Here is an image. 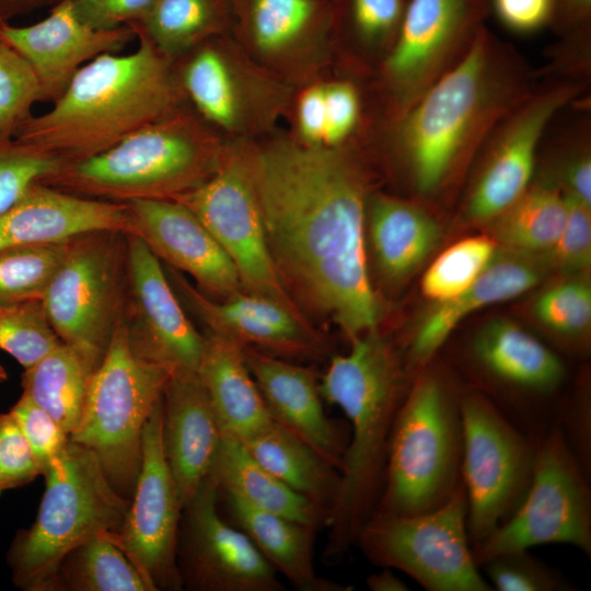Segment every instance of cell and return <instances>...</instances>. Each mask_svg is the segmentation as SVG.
I'll return each instance as SVG.
<instances>
[{"mask_svg":"<svg viewBox=\"0 0 591 591\" xmlns=\"http://www.w3.org/2000/svg\"><path fill=\"white\" fill-rule=\"evenodd\" d=\"M584 88L586 81L577 77L552 80L533 88L500 120L483 144L484 160L466 197L470 220L490 221L529 188L548 127Z\"/></svg>","mask_w":591,"mask_h":591,"instance_id":"obj_15","label":"cell"},{"mask_svg":"<svg viewBox=\"0 0 591 591\" xmlns=\"http://www.w3.org/2000/svg\"><path fill=\"white\" fill-rule=\"evenodd\" d=\"M67 242L0 250V306L42 300Z\"/></svg>","mask_w":591,"mask_h":591,"instance_id":"obj_38","label":"cell"},{"mask_svg":"<svg viewBox=\"0 0 591 591\" xmlns=\"http://www.w3.org/2000/svg\"><path fill=\"white\" fill-rule=\"evenodd\" d=\"M248 155L269 250L294 301L349 340L376 328L383 308L368 270V181L357 158L289 140Z\"/></svg>","mask_w":591,"mask_h":591,"instance_id":"obj_1","label":"cell"},{"mask_svg":"<svg viewBox=\"0 0 591 591\" xmlns=\"http://www.w3.org/2000/svg\"><path fill=\"white\" fill-rule=\"evenodd\" d=\"M220 493L267 512L315 529L326 528L329 512L296 493L260 465L241 440L222 436L210 475Z\"/></svg>","mask_w":591,"mask_h":591,"instance_id":"obj_31","label":"cell"},{"mask_svg":"<svg viewBox=\"0 0 591 591\" xmlns=\"http://www.w3.org/2000/svg\"><path fill=\"white\" fill-rule=\"evenodd\" d=\"M2 37L33 67L44 102L53 103L89 61L118 53L136 33L131 25L97 30L80 20L69 0H58L43 20L26 26L4 22Z\"/></svg>","mask_w":591,"mask_h":591,"instance_id":"obj_22","label":"cell"},{"mask_svg":"<svg viewBox=\"0 0 591 591\" xmlns=\"http://www.w3.org/2000/svg\"><path fill=\"white\" fill-rule=\"evenodd\" d=\"M499 246L494 258L474 282L457 296L437 302L417 327L410 343V357L427 363L468 315L485 306L517 298L543 278L546 260Z\"/></svg>","mask_w":591,"mask_h":591,"instance_id":"obj_26","label":"cell"},{"mask_svg":"<svg viewBox=\"0 0 591 591\" xmlns=\"http://www.w3.org/2000/svg\"><path fill=\"white\" fill-rule=\"evenodd\" d=\"M243 350L271 418L339 471L347 442L324 412L316 373L254 347Z\"/></svg>","mask_w":591,"mask_h":591,"instance_id":"obj_25","label":"cell"},{"mask_svg":"<svg viewBox=\"0 0 591 591\" xmlns=\"http://www.w3.org/2000/svg\"><path fill=\"white\" fill-rule=\"evenodd\" d=\"M137 358L123 321L96 369L70 440L90 449L115 490L130 500L141 467L142 436L170 378Z\"/></svg>","mask_w":591,"mask_h":591,"instance_id":"obj_8","label":"cell"},{"mask_svg":"<svg viewBox=\"0 0 591 591\" xmlns=\"http://www.w3.org/2000/svg\"><path fill=\"white\" fill-rule=\"evenodd\" d=\"M326 25L316 0H246L244 27L254 50L269 62H289L315 47Z\"/></svg>","mask_w":591,"mask_h":591,"instance_id":"obj_34","label":"cell"},{"mask_svg":"<svg viewBox=\"0 0 591 591\" xmlns=\"http://www.w3.org/2000/svg\"><path fill=\"white\" fill-rule=\"evenodd\" d=\"M227 144L184 105L93 157L65 162L40 182L113 202L174 199L206 182Z\"/></svg>","mask_w":591,"mask_h":591,"instance_id":"obj_5","label":"cell"},{"mask_svg":"<svg viewBox=\"0 0 591 591\" xmlns=\"http://www.w3.org/2000/svg\"><path fill=\"white\" fill-rule=\"evenodd\" d=\"M183 506L162 442V399L142 436L141 467L118 534L108 537L137 568L150 591L183 587L177 546Z\"/></svg>","mask_w":591,"mask_h":591,"instance_id":"obj_17","label":"cell"},{"mask_svg":"<svg viewBox=\"0 0 591 591\" xmlns=\"http://www.w3.org/2000/svg\"><path fill=\"white\" fill-rule=\"evenodd\" d=\"M50 0H0V20L8 22L10 19L31 13Z\"/></svg>","mask_w":591,"mask_h":591,"instance_id":"obj_55","label":"cell"},{"mask_svg":"<svg viewBox=\"0 0 591 591\" xmlns=\"http://www.w3.org/2000/svg\"><path fill=\"white\" fill-rule=\"evenodd\" d=\"M209 476L183 508L177 565L182 583L198 591H282L276 570L248 536L218 509Z\"/></svg>","mask_w":591,"mask_h":591,"instance_id":"obj_18","label":"cell"},{"mask_svg":"<svg viewBox=\"0 0 591 591\" xmlns=\"http://www.w3.org/2000/svg\"><path fill=\"white\" fill-rule=\"evenodd\" d=\"M40 475L35 455L11 413L0 414V496Z\"/></svg>","mask_w":591,"mask_h":591,"instance_id":"obj_48","label":"cell"},{"mask_svg":"<svg viewBox=\"0 0 591 591\" xmlns=\"http://www.w3.org/2000/svg\"><path fill=\"white\" fill-rule=\"evenodd\" d=\"M56 590L150 591L123 551L104 535L86 541L62 559Z\"/></svg>","mask_w":591,"mask_h":591,"instance_id":"obj_37","label":"cell"},{"mask_svg":"<svg viewBox=\"0 0 591 591\" xmlns=\"http://www.w3.org/2000/svg\"><path fill=\"white\" fill-rule=\"evenodd\" d=\"M221 441L197 372L170 375L162 395V442L183 508L211 475Z\"/></svg>","mask_w":591,"mask_h":591,"instance_id":"obj_24","label":"cell"},{"mask_svg":"<svg viewBox=\"0 0 591 591\" xmlns=\"http://www.w3.org/2000/svg\"><path fill=\"white\" fill-rule=\"evenodd\" d=\"M242 443L279 480L331 513L340 473L304 441L273 420Z\"/></svg>","mask_w":591,"mask_h":591,"instance_id":"obj_32","label":"cell"},{"mask_svg":"<svg viewBox=\"0 0 591 591\" xmlns=\"http://www.w3.org/2000/svg\"><path fill=\"white\" fill-rule=\"evenodd\" d=\"M551 543L591 554L587 473L560 428L549 430L536 444L532 478L518 508L472 552L479 566L499 554Z\"/></svg>","mask_w":591,"mask_h":591,"instance_id":"obj_11","label":"cell"},{"mask_svg":"<svg viewBox=\"0 0 591 591\" xmlns=\"http://www.w3.org/2000/svg\"><path fill=\"white\" fill-rule=\"evenodd\" d=\"M132 28L136 50L103 54L85 63L51 107L26 119L14 139L65 162L78 161L184 105L174 61Z\"/></svg>","mask_w":591,"mask_h":591,"instance_id":"obj_3","label":"cell"},{"mask_svg":"<svg viewBox=\"0 0 591 591\" xmlns=\"http://www.w3.org/2000/svg\"><path fill=\"white\" fill-rule=\"evenodd\" d=\"M489 12L510 32L531 34L552 25L555 0H489Z\"/></svg>","mask_w":591,"mask_h":591,"instance_id":"obj_52","label":"cell"},{"mask_svg":"<svg viewBox=\"0 0 591 591\" xmlns=\"http://www.w3.org/2000/svg\"><path fill=\"white\" fill-rule=\"evenodd\" d=\"M37 102H44L38 77L12 46L0 43V142L14 139Z\"/></svg>","mask_w":591,"mask_h":591,"instance_id":"obj_41","label":"cell"},{"mask_svg":"<svg viewBox=\"0 0 591 591\" xmlns=\"http://www.w3.org/2000/svg\"><path fill=\"white\" fill-rule=\"evenodd\" d=\"M128 292V233L94 231L67 242L42 302L62 343L103 359L125 318Z\"/></svg>","mask_w":591,"mask_h":591,"instance_id":"obj_9","label":"cell"},{"mask_svg":"<svg viewBox=\"0 0 591 591\" xmlns=\"http://www.w3.org/2000/svg\"><path fill=\"white\" fill-rule=\"evenodd\" d=\"M7 379L4 369L0 366V383Z\"/></svg>","mask_w":591,"mask_h":591,"instance_id":"obj_57","label":"cell"},{"mask_svg":"<svg viewBox=\"0 0 591 591\" xmlns=\"http://www.w3.org/2000/svg\"><path fill=\"white\" fill-rule=\"evenodd\" d=\"M94 231L130 234L127 204L79 196L38 181L0 213V250L63 243Z\"/></svg>","mask_w":591,"mask_h":591,"instance_id":"obj_23","label":"cell"},{"mask_svg":"<svg viewBox=\"0 0 591 591\" xmlns=\"http://www.w3.org/2000/svg\"><path fill=\"white\" fill-rule=\"evenodd\" d=\"M591 0H555V14L551 26L563 35L590 34Z\"/></svg>","mask_w":591,"mask_h":591,"instance_id":"obj_54","label":"cell"},{"mask_svg":"<svg viewBox=\"0 0 591 591\" xmlns=\"http://www.w3.org/2000/svg\"><path fill=\"white\" fill-rule=\"evenodd\" d=\"M224 0H157L148 13L131 23L171 60H176L224 30Z\"/></svg>","mask_w":591,"mask_h":591,"instance_id":"obj_36","label":"cell"},{"mask_svg":"<svg viewBox=\"0 0 591 591\" xmlns=\"http://www.w3.org/2000/svg\"><path fill=\"white\" fill-rule=\"evenodd\" d=\"M460 410L467 530L477 544L523 499L532 478L536 444L480 394L461 397Z\"/></svg>","mask_w":591,"mask_h":591,"instance_id":"obj_12","label":"cell"},{"mask_svg":"<svg viewBox=\"0 0 591 591\" xmlns=\"http://www.w3.org/2000/svg\"><path fill=\"white\" fill-rule=\"evenodd\" d=\"M460 399L434 372L416 380L394 421L374 511L425 512L442 505L462 483Z\"/></svg>","mask_w":591,"mask_h":591,"instance_id":"obj_7","label":"cell"},{"mask_svg":"<svg viewBox=\"0 0 591 591\" xmlns=\"http://www.w3.org/2000/svg\"><path fill=\"white\" fill-rule=\"evenodd\" d=\"M567 217L560 187L549 177L529 188L488 221L499 246L532 255H546L558 241Z\"/></svg>","mask_w":591,"mask_h":591,"instance_id":"obj_35","label":"cell"},{"mask_svg":"<svg viewBox=\"0 0 591 591\" xmlns=\"http://www.w3.org/2000/svg\"><path fill=\"white\" fill-rule=\"evenodd\" d=\"M165 273L181 303L205 331L287 359L323 360L329 347L303 311L241 289L215 299L195 288L178 270Z\"/></svg>","mask_w":591,"mask_h":591,"instance_id":"obj_20","label":"cell"},{"mask_svg":"<svg viewBox=\"0 0 591 591\" xmlns=\"http://www.w3.org/2000/svg\"><path fill=\"white\" fill-rule=\"evenodd\" d=\"M127 206L130 234L139 236L166 266L193 278L201 292L222 299L243 288L229 255L185 205L149 199Z\"/></svg>","mask_w":591,"mask_h":591,"instance_id":"obj_21","label":"cell"},{"mask_svg":"<svg viewBox=\"0 0 591 591\" xmlns=\"http://www.w3.org/2000/svg\"><path fill=\"white\" fill-rule=\"evenodd\" d=\"M498 247L495 239L487 235L471 236L454 243L425 273L422 294L436 303L457 296L487 267Z\"/></svg>","mask_w":591,"mask_h":591,"instance_id":"obj_39","label":"cell"},{"mask_svg":"<svg viewBox=\"0 0 591 591\" xmlns=\"http://www.w3.org/2000/svg\"><path fill=\"white\" fill-rule=\"evenodd\" d=\"M102 359L60 343L39 361L24 369V395L46 410L69 436L77 428L92 378Z\"/></svg>","mask_w":591,"mask_h":591,"instance_id":"obj_33","label":"cell"},{"mask_svg":"<svg viewBox=\"0 0 591 591\" xmlns=\"http://www.w3.org/2000/svg\"><path fill=\"white\" fill-rule=\"evenodd\" d=\"M325 85V134L323 147L340 148L356 131L361 118V100L357 88L348 81Z\"/></svg>","mask_w":591,"mask_h":591,"instance_id":"obj_49","label":"cell"},{"mask_svg":"<svg viewBox=\"0 0 591 591\" xmlns=\"http://www.w3.org/2000/svg\"><path fill=\"white\" fill-rule=\"evenodd\" d=\"M473 355L497 381L514 389L547 394L565 378L560 358L529 332L508 320H493L476 335Z\"/></svg>","mask_w":591,"mask_h":591,"instance_id":"obj_30","label":"cell"},{"mask_svg":"<svg viewBox=\"0 0 591 591\" xmlns=\"http://www.w3.org/2000/svg\"><path fill=\"white\" fill-rule=\"evenodd\" d=\"M81 21L114 30L140 21L157 0H69Z\"/></svg>","mask_w":591,"mask_h":591,"instance_id":"obj_51","label":"cell"},{"mask_svg":"<svg viewBox=\"0 0 591 591\" xmlns=\"http://www.w3.org/2000/svg\"><path fill=\"white\" fill-rule=\"evenodd\" d=\"M564 195L566 222L555 246L544 256L558 269L575 274L588 269L591 263V207Z\"/></svg>","mask_w":591,"mask_h":591,"instance_id":"obj_46","label":"cell"},{"mask_svg":"<svg viewBox=\"0 0 591 591\" xmlns=\"http://www.w3.org/2000/svg\"><path fill=\"white\" fill-rule=\"evenodd\" d=\"M297 130L300 142L323 147L325 134V85L308 86L299 96L296 109Z\"/></svg>","mask_w":591,"mask_h":591,"instance_id":"obj_53","label":"cell"},{"mask_svg":"<svg viewBox=\"0 0 591 591\" xmlns=\"http://www.w3.org/2000/svg\"><path fill=\"white\" fill-rule=\"evenodd\" d=\"M204 335L198 378L222 436L243 441L274 419L247 367L243 346L213 333Z\"/></svg>","mask_w":591,"mask_h":591,"instance_id":"obj_27","label":"cell"},{"mask_svg":"<svg viewBox=\"0 0 591 591\" xmlns=\"http://www.w3.org/2000/svg\"><path fill=\"white\" fill-rule=\"evenodd\" d=\"M229 521L243 531L276 572L301 591H348L350 588L320 577L314 566L316 530L282 515L256 509L219 491Z\"/></svg>","mask_w":591,"mask_h":591,"instance_id":"obj_29","label":"cell"},{"mask_svg":"<svg viewBox=\"0 0 591 591\" xmlns=\"http://www.w3.org/2000/svg\"><path fill=\"white\" fill-rule=\"evenodd\" d=\"M535 316L547 328L565 336L584 333L591 322V287L573 278L544 290L534 303Z\"/></svg>","mask_w":591,"mask_h":591,"instance_id":"obj_43","label":"cell"},{"mask_svg":"<svg viewBox=\"0 0 591 591\" xmlns=\"http://www.w3.org/2000/svg\"><path fill=\"white\" fill-rule=\"evenodd\" d=\"M63 163L60 158L15 139L0 142V213Z\"/></svg>","mask_w":591,"mask_h":591,"instance_id":"obj_42","label":"cell"},{"mask_svg":"<svg viewBox=\"0 0 591 591\" xmlns=\"http://www.w3.org/2000/svg\"><path fill=\"white\" fill-rule=\"evenodd\" d=\"M28 442L40 468V475L66 448L70 438L57 421L30 397L22 394L10 409Z\"/></svg>","mask_w":591,"mask_h":591,"instance_id":"obj_47","label":"cell"},{"mask_svg":"<svg viewBox=\"0 0 591 591\" xmlns=\"http://www.w3.org/2000/svg\"><path fill=\"white\" fill-rule=\"evenodd\" d=\"M349 341V351L329 358L320 381L322 397L338 406L350 422L339 489L326 524L323 559L327 564L338 563L356 544L379 502L391 434L403 402L398 357L378 327Z\"/></svg>","mask_w":591,"mask_h":591,"instance_id":"obj_4","label":"cell"},{"mask_svg":"<svg viewBox=\"0 0 591 591\" xmlns=\"http://www.w3.org/2000/svg\"><path fill=\"white\" fill-rule=\"evenodd\" d=\"M366 225L375 264L389 282L408 277L441 239L440 224L427 209L385 194L369 199Z\"/></svg>","mask_w":591,"mask_h":591,"instance_id":"obj_28","label":"cell"},{"mask_svg":"<svg viewBox=\"0 0 591 591\" xmlns=\"http://www.w3.org/2000/svg\"><path fill=\"white\" fill-rule=\"evenodd\" d=\"M499 591H561L570 586L528 551L496 555L482 564Z\"/></svg>","mask_w":591,"mask_h":591,"instance_id":"obj_44","label":"cell"},{"mask_svg":"<svg viewBox=\"0 0 591 591\" xmlns=\"http://www.w3.org/2000/svg\"><path fill=\"white\" fill-rule=\"evenodd\" d=\"M174 200L192 210L222 246L236 268L243 289L303 311L283 285L271 256L248 147L227 146L217 171Z\"/></svg>","mask_w":591,"mask_h":591,"instance_id":"obj_13","label":"cell"},{"mask_svg":"<svg viewBox=\"0 0 591 591\" xmlns=\"http://www.w3.org/2000/svg\"><path fill=\"white\" fill-rule=\"evenodd\" d=\"M375 565L398 569L429 591H489L467 530L463 482L439 507L416 513L373 511L356 540Z\"/></svg>","mask_w":591,"mask_h":591,"instance_id":"obj_10","label":"cell"},{"mask_svg":"<svg viewBox=\"0 0 591 591\" xmlns=\"http://www.w3.org/2000/svg\"><path fill=\"white\" fill-rule=\"evenodd\" d=\"M60 343L42 300L0 306V349L24 369L35 364Z\"/></svg>","mask_w":591,"mask_h":591,"instance_id":"obj_40","label":"cell"},{"mask_svg":"<svg viewBox=\"0 0 591 591\" xmlns=\"http://www.w3.org/2000/svg\"><path fill=\"white\" fill-rule=\"evenodd\" d=\"M348 19L357 40L384 56L394 43L408 0H347Z\"/></svg>","mask_w":591,"mask_h":591,"instance_id":"obj_45","label":"cell"},{"mask_svg":"<svg viewBox=\"0 0 591 591\" xmlns=\"http://www.w3.org/2000/svg\"><path fill=\"white\" fill-rule=\"evenodd\" d=\"M129 292L125 325L132 354L170 372H197L205 335L187 317L161 260L128 234Z\"/></svg>","mask_w":591,"mask_h":591,"instance_id":"obj_19","label":"cell"},{"mask_svg":"<svg viewBox=\"0 0 591 591\" xmlns=\"http://www.w3.org/2000/svg\"><path fill=\"white\" fill-rule=\"evenodd\" d=\"M185 100L210 127L247 135L267 129L286 105L288 91L234 51L219 36L174 60Z\"/></svg>","mask_w":591,"mask_h":591,"instance_id":"obj_16","label":"cell"},{"mask_svg":"<svg viewBox=\"0 0 591 591\" xmlns=\"http://www.w3.org/2000/svg\"><path fill=\"white\" fill-rule=\"evenodd\" d=\"M367 587L372 591H406L408 590L405 582L398 579L391 568H385L370 575L366 580Z\"/></svg>","mask_w":591,"mask_h":591,"instance_id":"obj_56","label":"cell"},{"mask_svg":"<svg viewBox=\"0 0 591 591\" xmlns=\"http://www.w3.org/2000/svg\"><path fill=\"white\" fill-rule=\"evenodd\" d=\"M43 476L36 519L18 532L8 554L14 584L27 591L56 590L62 559L95 536L118 534L130 502L112 486L96 455L71 440Z\"/></svg>","mask_w":591,"mask_h":591,"instance_id":"obj_6","label":"cell"},{"mask_svg":"<svg viewBox=\"0 0 591 591\" xmlns=\"http://www.w3.org/2000/svg\"><path fill=\"white\" fill-rule=\"evenodd\" d=\"M589 126H576L572 148L567 149L566 158L552 178L560 189L591 207V157L589 150Z\"/></svg>","mask_w":591,"mask_h":591,"instance_id":"obj_50","label":"cell"},{"mask_svg":"<svg viewBox=\"0 0 591 591\" xmlns=\"http://www.w3.org/2000/svg\"><path fill=\"white\" fill-rule=\"evenodd\" d=\"M525 60L485 25L464 55L393 121L395 149L422 197L457 169L533 90Z\"/></svg>","mask_w":591,"mask_h":591,"instance_id":"obj_2","label":"cell"},{"mask_svg":"<svg viewBox=\"0 0 591 591\" xmlns=\"http://www.w3.org/2000/svg\"><path fill=\"white\" fill-rule=\"evenodd\" d=\"M4 22H5V21L0 20V43L3 40V37H2V27H3Z\"/></svg>","mask_w":591,"mask_h":591,"instance_id":"obj_58","label":"cell"},{"mask_svg":"<svg viewBox=\"0 0 591 591\" xmlns=\"http://www.w3.org/2000/svg\"><path fill=\"white\" fill-rule=\"evenodd\" d=\"M489 12V0H408L381 62L392 121L464 55Z\"/></svg>","mask_w":591,"mask_h":591,"instance_id":"obj_14","label":"cell"}]
</instances>
